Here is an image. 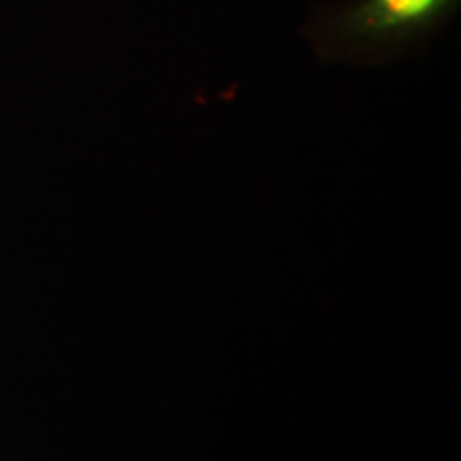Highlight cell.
Wrapping results in <instances>:
<instances>
[{
  "instance_id": "obj_1",
  "label": "cell",
  "mask_w": 461,
  "mask_h": 461,
  "mask_svg": "<svg viewBox=\"0 0 461 461\" xmlns=\"http://www.w3.org/2000/svg\"><path fill=\"white\" fill-rule=\"evenodd\" d=\"M447 0H370L361 9L359 20L372 31L411 26L436 15Z\"/></svg>"
}]
</instances>
